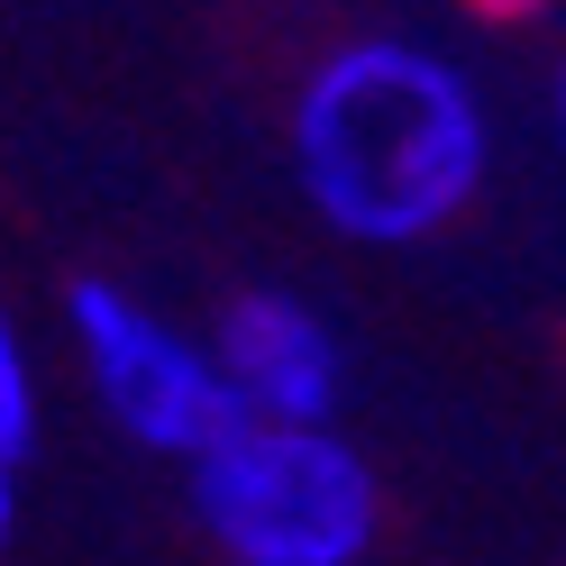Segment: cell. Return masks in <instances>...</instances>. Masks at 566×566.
<instances>
[{"instance_id":"obj_8","label":"cell","mask_w":566,"mask_h":566,"mask_svg":"<svg viewBox=\"0 0 566 566\" xmlns=\"http://www.w3.org/2000/svg\"><path fill=\"white\" fill-rule=\"evenodd\" d=\"M548 119H557V147H566V46H557V74H548Z\"/></svg>"},{"instance_id":"obj_6","label":"cell","mask_w":566,"mask_h":566,"mask_svg":"<svg viewBox=\"0 0 566 566\" xmlns=\"http://www.w3.org/2000/svg\"><path fill=\"white\" fill-rule=\"evenodd\" d=\"M28 448H38V439L0 430V539H10V530H19V475H28Z\"/></svg>"},{"instance_id":"obj_7","label":"cell","mask_w":566,"mask_h":566,"mask_svg":"<svg viewBox=\"0 0 566 566\" xmlns=\"http://www.w3.org/2000/svg\"><path fill=\"white\" fill-rule=\"evenodd\" d=\"M457 10H475L484 28H530V19H548V10H566V0H457Z\"/></svg>"},{"instance_id":"obj_5","label":"cell","mask_w":566,"mask_h":566,"mask_svg":"<svg viewBox=\"0 0 566 566\" xmlns=\"http://www.w3.org/2000/svg\"><path fill=\"white\" fill-rule=\"evenodd\" d=\"M0 430L38 439V357H28V338L10 321V302H0Z\"/></svg>"},{"instance_id":"obj_1","label":"cell","mask_w":566,"mask_h":566,"mask_svg":"<svg viewBox=\"0 0 566 566\" xmlns=\"http://www.w3.org/2000/svg\"><path fill=\"white\" fill-rule=\"evenodd\" d=\"M293 192L347 247H430L493 184V101L430 38L366 28L293 83Z\"/></svg>"},{"instance_id":"obj_4","label":"cell","mask_w":566,"mask_h":566,"mask_svg":"<svg viewBox=\"0 0 566 566\" xmlns=\"http://www.w3.org/2000/svg\"><path fill=\"white\" fill-rule=\"evenodd\" d=\"M210 375L238 420H338L347 402V338L321 302L283 293V283H247L220 302L201 329Z\"/></svg>"},{"instance_id":"obj_3","label":"cell","mask_w":566,"mask_h":566,"mask_svg":"<svg viewBox=\"0 0 566 566\" xmlns=\"http://www.w3.org/2000/svg\"><path fill=\"white\" fill-rule=\"evenodd\" d=\"M64 338H74V366L92 384V402L111 411V430L147 457H192L229 430V394L210 375V347L201 329H184L174 311H156L147 293H128L111 274H83L64 293Z\"/></svg>"},{"instance_id":"obj_2","label":"cell","mask_w":566,"mask_h":566,"mask_svg":"<svg viewBox=\"0 0 566 566\" xmlns=\"http://www.w3.org/2000/svg\"><path fill=\"white\" fill-rule=\"evenodd\" d=\"M184 503L229 566H366L384 539V475L338 420H229Z\"/></svg>"}]
</instances>
